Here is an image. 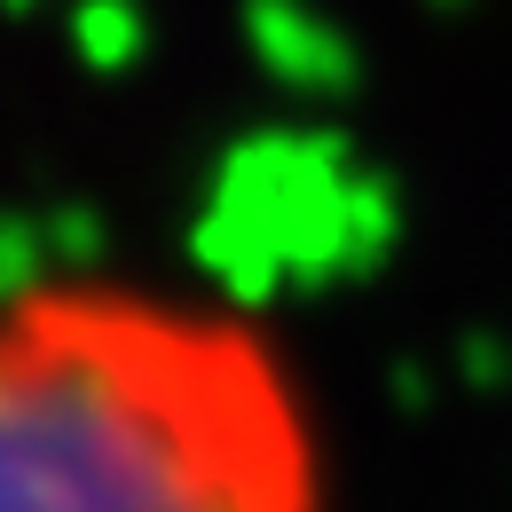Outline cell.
<instances>
[{
	"label": "cell",
	"instance_id": "obj_1",
	"mask_svg": "<svg viewBox=\"0 0 512 512\" xmlns=\"http://www.w3.org/2000/svg\"><path fill=\"white\" fill-rule=\"evenodd\" d=\"M331 418L229 284L56 260L0 284V512H331Z\"/></svg>",
	"mask_w": 512,
	"mask_h": 512
}]
</instances>
